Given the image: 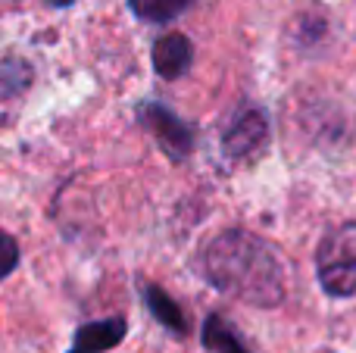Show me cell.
<instances>
[{"instance_id":"6da1fadb","label":"cell","mask_w":356,"mask_h":353,"mask_svg":"<svg viewBox=\"0 0 356 353\" xmlns=\"http://www.w3.org/2000/svg\"><path fill=\"white\" fill-rule=\"evenodd\" d=\"M203 272L216 291L250 306H278L284 300L282 256L269 241L244 229H228L207 244Z\"/></svg>"},{"instance_id":"7a4b0ae2","label":"cell","mask_w":356,"mask_h":353,"mask_svg":"<svg viewBox=\"0 0 356 353\" xmlns=\"http://www.w3.org/2000/svg\"><path fill=\"white\" fill-rule=\"evenodd\" d=\"M322 291L332 297H356V222L328 231L316 254Z\"/></svg>"},{"instance_id":"3957f363","label":"cell","mask_w":356,"mask_h":353,"mask_svg":"<svg viewBox=\"0 0 356 353\" xmlns=\"http://www.w3.org/2000/svg\"><path fill=\"white\" fill-rule=\"evenodd\" d=\"M138 122L154 135V141L160 144L169 160L181 163L194 150V129L184 119H178L169 106L156 104V100H147V104L138 106Z\"/></svg>"},{"instance_id":"277c9868","label":"cell","mask_w":356,"mask_h":353,"mask_svg":"<svg viewBox=\"0 0 356 353\" xmlns=\"http://www.w3.org/2000/svg\"><path fill=\"white\" fill-rule=\"evenodd\" d=\"M269 141V119L259 106H244L238 116L232 119L225 131H222V150L232 160H250Z\"/></svg>"},{"instance_id":"5b68a950","label":"cell","mask_w":356,"mask_h":353,"mask_svg":"<svg viewBox=\"0 0 356 353\" xmlns=\"http://www.w3.org/2000/svg\"><path fill=\"white\" fill-rule=\"evenodd\" d=\"M191 63H194V47H191V41L181 31H169V35L154 41V69L160 79L166 81L181 79L191 69Z\"/></svg>"},{"instance_id":"8992f818","label":"cell","mask_w":356,"mask_h":353,"mask_svg":"<svg viewBox=\"0 0 356 353\" xmlns=\"http://www.w3.org/2000/svg\"><path fill=\"white\" fill-rule=\"evenodd\" d=\"M129 325H125L122 316H113V319H100V322H88L75 331L72 338V350L69 353H106L113 350L119 341L125 338Z\"/></svg>"},{"instance_id":"52a82bcc","label":"cell","mask_w":356,"mask_h":353,"mask_svg":"<svg viewBox=\"0 0 356 353\" xmlns=\"http://www.w3.org/2000/svg\"><path fill=\"white\" fill-rule=\"evenodd\" d=\"M141 297H144V304H147L150 316H154L163 329L175 331V335H188V319H184V313L178 310V304L160 285H150V281L144 285L141 281Z\"/></svg>"},{"instance_id":"ba28073f","label":"cell","mask_w":356,"mask_h":353,"mask_svg":"<svg viewBox=\"0 0 356 353\" xmlns=\"http://www.w3.org/2000/svg\"><path fill=\"white\" fill-rule=\"evenodd\" d=\"M188 6H194V0H129V10L141 22H154V25L172 22Z\"/></svg>"},{"instance_id":"9c48e42d","label":"cell","mask_w":356,"mask_h":353,"mask_svg":"<svg viewBox=\"0 0 356 353\" xmlns=\"http://www.w3.org/2000/svg\"><path fill=\"white\" fill-rule=\"evenodd\" d=\"M203 347L213 353H247L244 341H241L232 325L222 316H216V313L207 319V325H203Z\"/></svg>"},{"instance_id":"30bf717a","label":"cell","mask_w":356,"mask_h":353,"mask_svg":"<svg viewBox=\"0 0 356 353\" xmlns=\"http://www.w3.org/2000/svg\"><path fill=\"white\" fill-rule=\"evenodd\" d=\"M16 266H19V244H16V238L6 235V231H0V279H6V275H10Z\"/></svg>"},{"instance_id":"8fae6325","label":"cell","mask_w":356,"mask_h":353,"mask_svg":"<svg viewBox=\"0 0 356 353\" xmlns=\"http://www.w3.org/2000/svg\"><path fill=\"white\" fill-rule=\"evenodd\" d=\"M44 3H50V6H72L75 0H44Z\"/></svg>"}]
</instances>
